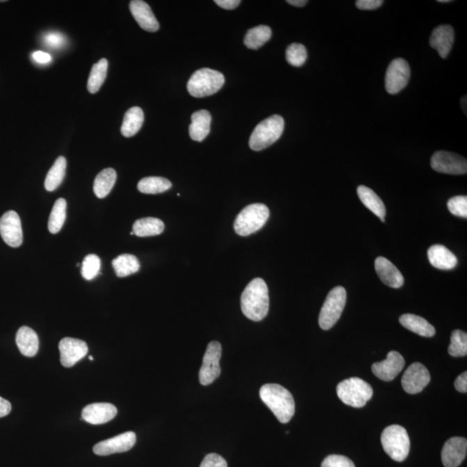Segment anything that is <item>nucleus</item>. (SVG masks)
Returning <instances> with one entry per match:
<instances>
[{
  "label": "nucleus",
  "mask_w": 467,
  "mask_h": 467,
  "mask_svg": "<svg viewBox=\"0 0 467 467\" xmlns=\"http://www.w3.org/2000/svg\"><path fill=\"white\" fill-rule=\"evenodd\" d=\"M244 315L253 322H261L269 313V288L264 280L256 278L249 283L241 296Z\"/></svg>",
  "instance_id": "nucleus-1"
},
{
  "label": "nucleus",
  "mask_w": 467,
  "mask_h": 467,
  "mask_svg": "<svg viewBox=\"0 0 467 467\" xmlns=\"http://www.w3.org/2000/svg\"><path fill=\"white\" fill-rule=\"evenodd\" d=\"M260 397L281 423L290 422L295 413V402L290 391L279 384L263 385Z\"/></svg>",
  "instance_id": "nucleus-2"
},
{
  "label": "nucleus",
  "mask_w": 467,
  "mask_h": 467,
  "mask_svg": "<svg viewBox=\"0 0 467 467\" xmlns=\"http://www.w3.org/2000/svg\"><path fill=\"white\" fill-rule=\"evenodd\" d=\"M285 121L283 117L274 115L260 122L249 138V146L259 152L272 145L283 134Z\"/></svg>",
  "instance_id": "nucleus-3"
},
{
  "label": "nucleus",
  "mask_w": 467,
  "mask_h": 467,
  "mask_svg": "<svg viewBox=\"0 0 467 467\" xmlns=\"http://www.w3.org/2000/svg\"><path fill=\"white\" fill-rule=\"evenodd\" d=\"M225 83V78L219 71L201 69L192 74L187 84L189 94L196 98L206 97L219 92Z\"/></svg>",
  "instance_id": "nucleus-4"
},
{
  "label": "nucleus",
  "mask_w": 467,
  "mask_h": 467,
  "mask_svg": "<svg viewBox=\"0 0 467 467\" xmlns=\"http://www.w3.org/2000/svg\"><path fill=\"white\" fill-rule=\"evenodd\" d=\"M270 216L269 209L263 204H253L245 207L238 214L234 223L235 232L241 237L258 232L265 225Z\"/></svg>",
  "instance_id": "nucleus-5"
},
{
  "label": "nucleus",
  "mask_w": 467,
  "mask_h": 467,
  "mask_svg": "<svg viewBox=\"0 0 467 467\" xmlns=\"http://www.w3.org/2000/svg\"><path fill=\"white\" fill-rule=\"evenodd\" d=\"M385 452L395 461L402 462L407 459L410 450V440L407 430L399 425L388 426L381 436Z\"/></svg>",
  "instance_id": "nucleus-6"
},
{
  "label": "nucleus",
  "mask_w": 467,
  "mask_h": 467,
  "mask_svg": "<svg viewBox=\"0 0 467 467\" xmlns=\"http://www.w3.org/2000/svg\"><path fill=\"white\" fill-rule=\"evenodd\" d=\"M337 394L345 404L353 408H363L372 399L373 388L367 381L358 377H351L338 385Z\"/></svg>",
  "instance_id": "nucleus-7"
},
{
  "label": "nucleus",
  "mask_w": 467,
  "mask_h": 467,
  "mask_svg": "<svg viewBox=\"0 0 467 467\" xmlns=\"http://www.w3.org/2000/svg\"><path fill=\"white\" fill-rule=\"evenodd\" d=\"M347 290L343 287H336L331 290L319 313V324L322 329L330 330L338 322L347 304Z\"/></svg>",
  "instance_id": "nucleus-8"
},
{
  "label": "nucleus",
  "mask_w": 467,
  "mask_h": 467,
  "mask_svg": "<svg viewBox=\"0 0 467 467\" xmlns=\"http://www.w3.org/2000/svg\"><path fill=\"white\" fill-rule=\"evenodd\" d=\"M221 356H222V345L217 341L210 342L206 349L199 372V381L204 386L212 384L220 376Z\"/></svg>",
  "instance_id": "nucleus-9"
},
{
  "label": "nucleus",
  "mask_w": 467,
  "mask_h": 467,
  "mask_svg": "<svg viewBox=\"0 0 467 467\" xmlns=\"http://www.w3.org/2000/svg\"><path fill=\"white\" fill-rule=\"evenodd\" d=\"M431 167L437 173L452 175H463L467 173V162L464 157L445 151L434 153Z\"/></svg>",
  "instance_id": "nucleus-10"
},
{
  "label": "nucleus",
  "mask_w": 467,
  "mask_h": 467,
  "mask_svg": "<svg viewBox=\"0 0 467 467\" xmlns=\"http://www.w3.org/2000/svg\"><path fill=\"white\" fill-rule=\"evenodd\" d=\"M410 78V67L404 59L397 58L388 67L385 88L388 94L395 95L404 89Z\"/></svg>",
  "instance_id": "nucleus-11"
},
{
  "label": "nucleus",
  "mask_w": 467,
  "mask_h": 467,
  "mask_svg": "<svg viewBox=\"0 0 467 467\" xmlns=\"http://www.w3.org/2000/svg\"><path fill=\"white\" fill-rule=\"evenodd\" d=\"M0 235L3 242L12 248L23 244V230L19 214L13 210L6 212L0 219Z\"/></svg>",
  "instance_id": "nucleus-12"
},
{
  "label": "nucleus",
  "mask_w": 467,
  "mask_h": 467,
  "mask_svg": "<svg viewBox=\"0 0 467 467\" xmlns=\"http://www.w3.org/2000/svg\"><path fill=\"white\" fill-rule=\"evenodd\" d=\"M430 374L425 366L413 363L406 370L402 379V385L408 394L415 395L422 392L430 383Z\"/></svg>",
  "instance_id": "nucleus-13"
},
{
  "label": "nucleus",
  "mask_w": 467,
  "mask_h": 467,
  "mask_svg": "<svg viewBox=\"0 0 467 467\" xmlns=\"http://www.w3.org/2000/svg\"><path fill=\"white\" fill-rule=\"evenodd\" d=\"M61 363L65 368L73 367L86 356L88 347L86 342L72 338H64L58 345Z\"/></svg>",
  "instance_id": "nucleus-14"
},
{
  "label": "nucleus",
  "mask_w": 467,
  "mask_h": 467,
  "mask_svg": "<svg viewBox=\"0 0 467 467\" xmlns=\"http://www.w3.org/2000/svg\"><path fill=\"white\" fill-rule=\"evenodd\" d=\"M135 443H136V434L134 432H127L99 442L93 448V451L95 454L106 456L129 451Z\"/></svg>",
  "instance_id": "nucleus-15"
},
{
  "label": "nucleus",
  "mask_w": 467,
  "mask_h": 467,
  "mask_svg": "<svg viewBox=\"0 0 467 467\" xmlns=\"http://www.w3.org/2000/svg\"><path fill=\"white\" fill-rule=\"evenodd\" d=\"M405 360L400 353L392 351L383 361L374 363L372 372L379 379L385 381L394 380L404 369Z\"/></svg>",
  "instance_id": "nucleus-16"
},
{
  "label": "nucleus",
  "mask_w": 467,
  "mask_h": 467,
  "mask_svg": "<svg viewBox=\"0 0 467 467\" xmlns=\"http://www.w3.org/2000/svg\"><path fill=\"white\" fill-rule=\"evenodd\" d=\"M467 452L466 438L452 437L445 442L441 451V461L445 467H458L464 461Z\"/></svg>",
  "instance_id": "nucleus-17"
},
{
  "label": "nucleus",
  "mask_w": 467,
  "mask_h": 467,
  "mask_svg": "<svg viewBox=\"0 0 467 467\" xmlns=\"http://www.w3.org/2000/svg\"><path fill=\"white\" fill-rule=\"evenodd\" d=\"M116 415V406L101 402L86 406L81 412V419L94 425H99L110 422Z\"/></svg>",
  "instance_id": "nucleus-18"
},
{
  "label": "nucleus",
  "mask_w": 467,
  "mask_h": 467,
  "mask_svg": "<svg viewBox=\"0 0 467 467\" xmlns=\"http://www.w3.org/2000/svg\"><path fill=\"white\" fill-rule=\"evenodd\" d=\"M129 7L132 15L142 29L149 32L159 31V24L148 3L142 0H133Z\"/></svg>",
  "instance_id": "nucleus-19"
},
{
  "label": "nucleus",
  "mask_w": 467,
  "mask_h": 467,
  "mask_svg": "<svg viewBox=\"0 0 467 467\" xmlns=\"http://www.w3.org/2000/svg\"><path fill=\"white\" fill-rule=\"evenodd\" d=\"M377 276L385 285L392 288H400L404 286V278L400 271L390 261L385 258H377L375 262Z\"/></svg>",
  "instance_id": "nucleus-20"
},
{
  "label": "nucleus",
  "mask_w": 467,
  "mask_h": 467,
  "mask_svg": "<svg viewBox=\"0 0 467 467\" xmlns=\"http://www.w3.org/2000/svg\"><path fill=\"white\" fill-rule=\"evenodd\" d=\"M454 41V28L451 26H440L434 30L429 42L431 47L436 49L441 58H445L451 51Z\"/></svg>",
  "instance_id": "nucleus-21"
},
{
  "label": "nucleus",
  "mask_w": 467,
  "mask_h": 467,
  "mask_svg": "<svg viewBox=\"0 0 467 467\" xmlns=\"http://www.w3.org/2000/svg\"><path fill=\"white\" fill-rule=\"evenodd\" d=\"M431 265L441 270L454 269L458 264L457 258L454 253L443 245H433L427 251Z\"/></svg>",
  "instance_id": "nucleus-22"
},
{
  "label": "nucleus",
  "mask_w": 467,
  "mask_h": 467,
  "mask_svg": "<svg viewBox=\"0 0 467 467\" xmlns=\"http://www.w3.org/2000/svg\"><path fill=\"white\" fill-rule=\"evenodd\" d=\"M212 115L207 110H199L191 116V124L189 133L191 140L201 142L208 136L212 124Z\"/></svg>",
  "instance_id": "nucleus-23"
},
{
  "label": "nucleus",
  "mask_w": 467,
  "mask_h": 467,
  "mask_svg": "<svg viewBox=\"0 0 467 467\" xmlns=\"http://www.w3.org/2000/svg\"><path fill=\"white\" fill-rule=\"evenodd\" d=\"M17 348L24 356L33 358L39 349L38 334L28 326L20 327L16 335Z\"/></svg>",
  "instance_id": "nucleus-24"
},
{
  "label": "nucleus",
  "mask_w": 467,
  "mask_h": 467,
  "mask_svg": "<svg viewBox=\"0 0 467 467\" xmlns=\"http://www.w3.org/2000/svg\"><path fill=\"white\" fill-rule=\"evenodd\" d=\"M358 195L363 205L375 214L377 217H379L381 222H384L385 216H386V208H385L383 202L376 194V192L372 191V189L365 187V185H360L358 188Z\"/></svg>",
  "instance_id": "nucleus-25"
},
{
  "label": "nucleus",
  "mask_w": 467,
  "mask_h": 467,
  "mask_svg": "<svg viewBox=\"0 0 467 467\" xmlns=\"http://www.w3.org/2000/svg\"><path fill=\"white\" fill-rule=\"evenodd\" d=\"M402 326L408 330L425 338H431L436 334V328L425 319L415 315H404L399 319Z\"/></svg>",
  "instance_id": "nucleus-26"
},
{
  "label": "nucleus",
  "mask_w": 467,
  "mask_h": 467,
  "mask_svg": "<svg viewBox=\"0 0 467 467\" xmlns=\"http://www.w3.org/2000/svg\"><path fill=\"white\" fill-rule=\"evenodd\" d=\"M144 120L143 110L138 106H133L125 113L122 126L120 128L121 134L126 138L134 136L143 126Z\"/></svg>",
  "instance_id": "nucleus-27"
},
{
  "label": "nucleus",
  "mask_w": 467,
  "mask_h": 467,
  "mask_svg": "<svg viewBox=\"0 0 467 467\" xmlns=\"http://www.w3.org/2000/svg\"><path fill=\"white\" fill-rule=\"evenodd\" d=\"M165 230V223L155 217L138 219L134 223L133 232L138 237H155Z\"/></svg>",
  "instance_id": "nucleus-28"
},
{
  "label": "nucleus",
  "mask_w": 467,
  "mask_h": 467,
  "mask_svg": "<svg viewBox=\"0 0 467 467\" xmlns=\"http://www.w3.org/2000/svg\"><path fill=\"white\" fill-rule=\"evenodd\" d=\"M117 173L113 168L102 170L94 182V192L98 198H104L110 193L116 182Z\"/></svg>",
  "instance_id": "nucleus-29"
},
{
  "label": "nucleus",
  "mask_w": 467,
  "mask_h": 467,
  "mask_svg": "<svg viewBox=\"0 0 467 467\" xmlns=\"http://www.w3.org/2000/svg\"><path fill=\"white\" fill-rule=\"evenodd\" d=\"M67 161L63 156L56 159L54 165L49 171L45 181V187L48 191H54L60 187L65 177Z\"/></svg>",
  "instance_id": "nucleus-30"
},
{
  "label": "nucleus",
  "mask_w": 467,
  "mask_h": 467,
  "mask_svg": "<svg viewBox=\"0 0 467 467\" xmlns=\"http://www.w3.org/2000/svg\"><path fill=\"white\" fill-rule=\"evenodd\" d=\"M118 277H127L137 273L140 270L141 264L136 256L124 254L113 259L112 262Z\"/></svg>",
  "instance_id": "nucleus-31"
},
{
  "label": "nucleus",
  "mask_w": 467,
  "mask_h": 467,
  "mask_svg": "<svg viewBox=\"0 0 467 467\" xmlns=\"http://www.w3.org/2000/svg\"><path fill=\"white\" fill-rule=\"evenodd\" d=\"M272 30L267 26H259L248 30L245 35L244 45L251 49H258L270 40Z\"/></svg>",
  "instance_id": "nucleus-32"
},
{
  "label": "nucleus",
  "mask_w": 467,
  "mask_h": 467,
  "mask_svg": "<svg viewBox=\"0 0 467 467\" xmlns=\"http://www.w3.org/2000/svg\"><path fill=\"white\" fill-rule=\"evenodd\" d=\"M171 181L161 177H148L138 182V190L144 194L163 193L172 188Z\"/></svg>",
  "instance_id": "nucleus-33"
},
{
  "label": "nucleus",
  "mask_w": 467,
  "mask_h": 467,
  "mask_svg": "<svg viewBox=\"0 0 467 467\" xmlns=\"http://www.w3.org/2000/svg\"><path fill=\"white\" fill-rule=\"evenodd\" d=\"M108 60L102 58L93 65L88 81V90L91 94L99 91L106 80L108 74Z\"/></svg>",
  "instance_id": "nucleus-34"
},
{
  "label": "nucleus",
  "mask_w": 467,
  "mask_h": 467,
  "mask_svg": "<svg viewBox=\"0 0 467 467\" xmlns=\"http://www.w3.org/2000/svg\"><path fill=\"white\" fill-rule=\"evenodd\" d=\"M67 202L64 198L56 201L49 215L48 229L52 234L58 233L66 219Z\"/></svg>",
  "instance_id": "nucleus-35"
},
{
  "label": "nucleus",
  "mask_w": 467,
  "mask_h": 467,
  "mask_svg": "<svg viewBox=\"0 0 467 467\" xmlns=\"http://www.w3.org/2000/svg\"><path fill=\"white\" fill-rule=\"evenodd\" d=\"M449 355L459 358L467 355V334L461 330H454L451 336V345L448 348Z\"/></svg>",
  "instance_id": "nucleus-36"
},
{
  "label": "nucleus",
  "mask_w": 467,
  "mask_h": 467,
  "mask_svg": "<svg viewBox=\"0 0 467 467\" xmlns=\"http://www.w3.org/2000/svg\"><path fill=\"white\" fill-rule=\"evenodd\" d=\"M101 259L95 255H88L81 264V276L85 280H94L101 270Z\"/></svg>",
  "instance_id": "nucleus-37"
},
{
  "label": "nucleus",
  "mask_w": 467,
  "mask_h": 467,
  "mask_svg": "<svg viewBox=\"0 0 467 467\" xmlns=\"http://www.w3.org/2000/svg\"><path fill=\"white\" fill-rule=\"evenodd\" d=\"M286 58L292 66L301 67L308 58V52L301 44H292L287 49Z\"/></svg>",
  "instance_id": "nucleus-38"
},
{
  "label": "nucleus",
  "mask_w": 467,
  "mask_h": 467,
  "mask_svg": "<svg viewBox=\"0 0 467 467\" xmlns=\"http://www.w3.org/2000/svg\"><path fill=\"white\" fill-rule=\"evenodd\" d=\"M448 208L452 215L467 219V197L466 196H457L449 199Z\"/></svg>",
  "instance_id": "nucleus-39"
},
{
  "label": "nucleus",
  "mask_w": 467,
  "mask_h": 467,
  "mask_svg": "<svg viewBox=\"0 0 467 467\" xmlns=\"http://www.w3.org/2000/svg\"><path fill=\"white\" fill-rule=\"evenodd\" d=\"M322 467H356L350 459L343 455L333 454L324 459Z\"/></svg>",
  "instance_id": "nucleus-40"
},
{
  "label": "nucleus",
  "mask_w": 467,
  "mask_h": 467,
  "mask_svg": "<svg viewBox=\"0 0 467 467\" xmlns=\"http://www.w3.org/2000/svg\"><path fill=\"white\" fill-rule=\"evenodd\" d=\"M65 38L59 32H48L45 34L44 42L49 47L60 48L65 45Z\"/></svg>",
  "instance_id": "nucleus-41"
},
{
  "label": "nucleus",
  "mask_w": 467,
  "mask_h": 467,
  "mask_svg": "<svg viewBox=\"0 0 467 467\" xmlns=\"http://www.w3.org/2000/svg\"><path fill=\"white\" fill-rule=\"evenodd\" d=\"M200 467H228V464L222 456L216 454H209L205 456Z\"/></svg>",
  "instance_id": "nucleus-42"
},
{
  "label": "nucleus",
  "mask_w": 467,
  "mask_h": 467,
  "mask_svg": "<svg viewBox=\"0 0 467 467\" xmlns=\"http://www.w3.org/2000/svg\"><path fill=\"white\" fill-rule=\"evenodd\" d=\"M383 0H358L356 6L360 10H375L383 5Z\"/></svg>",
  "instance_id": "nucleus-43"
},
{
  "label": "nucleus",
  "mask_w": 467,
  "mask_h": 467,
  "mask_svg": "<svg viewBox=\"0 0 467 467\" xmlns=\"http://www.w3.org/2000/svg\"><path fill=\"white\" fill-rule=\"evenodd\" d=\"M454 386L456 390L461 393H466L467 392V372H463L455 380Z\"/></svg>",
  "instance_id": "nucleus-44"
},
{
  "label": "nucleus",
  "mask_w": 467,
  "mask_h": 467,
  "mask_svg": "<svg viewBox=\"0 0 467 467\" xmlns=\"http://www.w3.org/2000/svg\"><path fill=\"white\" fill-rule=\"evenodd\" d=\"M32 58L35 63L46 64L52 62V56L44 52H35L32 54Z\"/></svg>",
  "instance_id": "nucleus-45"
},
{
  "label": "nucleus",
  "mask_w": 467,
  "mask_h": 467,
  "mask_svg": "<svg viewBox=\"0 0 467 467\" xmlns=\"http://www.w3.org/2000/svg\"><path fill=\"white\" fill-rule=\"evenodd\" d=\"M217 6L225 10H234L240 5V0H215Z\"/></svg>",
  "instance_id": "nucleus-46"
},
{
  "label": "nucleus",
  "mask_w": 467,
  "mask_h": 467,
  "mask_svg": "<svg viewBox=\"0 0 467 467\" xmlns=\"http://www.w3.org/2000/svg\"><path fill=\"white\" fill-rule=\"evenodd\" d=\"M12 411V405L6 399L0 397V418L9 415Z\"/></svg>",
  "instance_id": "nucleus-47"
},
{
  "label": "nucleus",
  "mask_w": 467,
  "mask_h": 467,
  "mask_svg": "<svg viewBox=\"0 0 467 467\" xmlns=\"http://www.w3.org/2000/svg\"><path fill=\"white\" fill-rule=\"evenodd\" d=\"M287 3H290L291 6L302 7L305 6L308 1H306V0H287Z\"/></svg>",
  "instance_id": "nucleus-48"
},
{
  "label": "nucleus",
  "mask_w": 467,
  "mask_h": 467,
  "mask_svg": "<svg viewBox=\"0 0 467 467\" xmlns=\"http://www.w3.org/2000/svg\"><path fill=\"white\" fill-rule=\"evenodd\" d=\"M461 104L463 110H465V113H466V96L462 98Z\"/></svg>",
  "instance_id": "nucleus-49"
},
{
  "label": "nucleus",
  "mask_w": 467,
  "mask_h": 467,
  "mask_svg": "<svg viewBox=\"0 0 467 467\" xmlns=\"http://www.w3.org/2000/svg\"><path fill=\"white\" fill-rule=\"evenodd\" d=\"M438 2H440V3H448V2H451V1H449V0H438Z\"/></svg>",
  "instance_id": "nucleus-50"
},
{
  "label": "nucleus",
  "mask_w": 467,
  "mask_h": 467,
  "mask_svg": "<svg viewBox=\"0 0 467 467\" xmlns=\"http://www.w3.org/2000/svg\"><path fill=\"white\" fill-rule=\"evenodd\" d=\"M89 358V360H90V361H93V360H94V359H93V358H92L91 356H89V358Z\"/></svg>",
  "instance_id": "nucleus-51"
},
{
  "label": "nucleus",
  "mask_w": 467,
  "mask_h": 467,
  "mask_svg": "<svg viewBox=\"0 0 467 467\" xmlns=\"http://www.w3.org/2000/svg\"><path fill=\"white\" fill-rule=\"evenodd\" d=\"M134 235V233L133 232V231H132L131 235Z\"/></svg>",
  "instance_id": "nucleus-52"
}]
</instances>
